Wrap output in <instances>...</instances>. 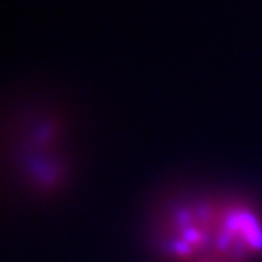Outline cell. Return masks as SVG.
<instances>
[{"label": "cell", "instance_id": "obj_1", "mask_svg": "<svg viewBox=\"0 0 262 262\" xmlns=\"http://www.w3.org/2000/svg\"><path fill=\"white\" fill-rule=\"evenodd\" d=\"M218 202L194 201L176 207L163 224L160 247L171 259H191L212 247Z\"/></svg>", "mask_w": 262, "mask_h": 262}, {"label": "cell", "instance_id": "obj_2", "mask_svg": "<svg viewBox=\"0 0 262 262\" xmlns=\"http://www.w3.org/2000/svg\"><path fill=\"white\" fill-rule=\"evenodd\" d=\"M212 248L218 260L243 262L262 254V220L243 202H218Z\"/></svg>", "mask_w": 262, "mask_h": 262}]
</instances>
